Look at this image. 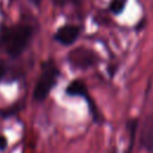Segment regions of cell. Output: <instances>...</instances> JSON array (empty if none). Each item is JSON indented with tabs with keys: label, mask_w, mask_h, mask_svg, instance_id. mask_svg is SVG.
Segmentation results:
<instances>
[{
	"label": "cell",
	"mask_w": 153,
	"mask_h": 153,
	"mask_svg": "<svg viewBox=\"0 0 153 153\" xmlns=\"http://www.w3.org/2000/svg\"><path fill=\"white\" fill-rule=\"evenodd\" d=\"M81 32H82L81 25L66 23L56 29V31L53 35V39L59 44H61L62 47H71L79 39Z\"/></svg>",
	"instance_id": "5"
},
{
	"label": "cell",
	"mask_w": 153,
	"mask_h": 153,
	"mask_svg": "<svg viewBox=\"0 0 153 153\" xmlns=\"http://www.w3.org/2000/svg\"><path fill=\"white\" fill-rule=\"evenodd\" d=\"M61 76V69L54 59H47L41 63V71L32 91V98L37 103H43L54 90Z\"/></svg>",
	"instance_id": "2"
},
{
	"label": "cell",
	"mask_w": 153,
	"mask_h": 153,
	"mask_svg": "<svg viewBox=\"0 0 153 153\" xmlns=\"http://www.w3.org/2000/svg\"><path fill=\"white\" fill-rule=\"evenodd\" d=\"M19 110H20V108H18L17 104L16 105H12V106H8V108H5V109H0V116L2 118H8L13 114L18 112Z\"/></svg>",
	"instance_id": "11"
},
{
	"label": "cell",
	"mask_w": 153,
	"mask_h": 153,
	"mask_svg": "<svg viewBox=\"0 0 153 153\" xmlns=\"http://www.w3.org/2000/svg\"><path fill=\"white\" fill-rule=\"evenodd\" d=\"M65 93L68 97L82 98L86 102V104H87L88 112H90L93 122L97 123V124H102L104 122V117H103L102 112L99 111V109H98L96 102L93 100L92 96L90 94L87 85L84 82V80H81V79H73V80H71L68 82V85L66 86V88H65Z\"/></svg>",
	"instance_id": "3"
},
{
	"label": "cell",
	"mask_w": 153,
	"mask_h": 153,
	"mask_svg": "<svg viewBox=\"0 0 153 153\" xmlns=\"http://www.w3.org/2000/svg\"><path fill=\"white\" fill-rule=\"evenodd\" d=\"M66 61L68 62L72 69L86 71L91 67H94L99 62V56L94 50L90 48L78 47V48L71 49L67 53Z\"/></svg>",
	"instance_id": "4"
},
{
	"label": "cell",
	"mask_w": 153,
	"mask_h": 153,
	"mask_svg": "<svg viewBox=\"0 0 153 153\" xmlns=\"http://www.w3.org/2000/svg\"><path fill=\"white\" fill-rule=\"evenodd\" d=\"M51 4L57 8H63L67 6H80L81 0H51Z\"/></svg>",
	"instance_id": "10"
},
{
	"label": "cell",
	"mask_w": 153,
	"mask_h": 153,
	"mask_svg": "<svg viewBox=\"0 0 153 153\" xmlns=\"http://www.w3.org/2000/svg\"><path fill=\"white\" fill-rule=\"evenodd\" d=\"M37 25L30 20H20L14 24L0 25V51L11 60L19 59L30 47Z\"/></svg>",
	"instance_id": "1"
},
{
	"label": "cell",
	"mask_w": 153,
	"mask_h": 153,
	"mask_svg": "<svg viewBox=\"0 0 153 153\" xmlns=\"http://www.w3.org/2000/svg\"><path fill=\"white\" fill-rule=\"evenodd\" d=\"M29 1H30V2H31L33 6H35V7H39L43 0H29Z\"/></svg>",
	"instance_id": "13"
},
{
	"label": "cell",
	"mask_w": 153,
	"mask_h": 153,
	"mask_svg": "<svg viewBox=\"0 0 153 153\" xmlns=\"http://www.w3.org/2000/svg\"><path fill=\"white\" fill-rule=\"evenodd\" d=\"M127 128L129 131V145L128 148L126 151V153H133V147H134V142L136 139V131L139 128V121L137 118H129L127 122Z\"/></svg>",
	"instance_id": "8"
},
{
	"label": "cell",
	"mask_w": 153,
	"mask_h": 153,
	"mask_svg": "<svg viewBox=\"0 0 153 153\" xmlns=\"http://www.w3.org/2000/svg\"><path fill=\"white\" fill-rule=\"evenodd\" d=\"M24 75H25L24 69L20 66L13 63V60L0 59V82H5V84L14 82Z\"/></svg>",
	"instance_id": "6"
},
{
	"label": "cell",
	"mask_w": 153,
	"mask_h": 153,
	"mask_svg": "<svg viewBox=\"0 0 153 153\" xmlns=\"http://www.w3.org/2000/svg\"><path fill=\"white\" fill-rule=\"evenodd\" d=\"M126 5H127V0H111L108 6V10L112 14L118 16L123 12V10L126 8Z\"/></svg>",
	"instance_id": "9"
},
{
	"label": "cell",
	"mask_w": 153,
	"mask_h": 153,
	"mask_svg": "<svg viewBox=\"0 0 153 153\" xmlns=\"http://www.w3.org/2000/svg\"><path fill=\"white\" fill-rule=\"evenodd\" d=\"M140 146L148 153H153V112L146 115L140 130Z\"/></svg>",
	"instance_id": "7"
},
{
	"label": "cell",
	"mask_w": 153,
	"mask_h": 153,
	"mask_svg": "<svg viewBox=\"0 0 153 153\" xmlns=\"http://www.w3.org/2000/svg\"><path fill=\"white\" fill-rule=\"evenodd\" d=\"M8 146V141H7V137L2 134H0V151H5Z\"/></svg>",
	"instance_id": "12"
}]
</instances>
